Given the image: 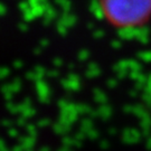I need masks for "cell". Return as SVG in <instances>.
<instances>
[{
	"mask_svg": "<svg viewBox=\"0 0 151 151\" xmlns=\"http://www.w3.org/2000/svg\"><path fill=\"white\" fill-rule=\"evenodd\" d=\"M103 16L118 28L138 27L151 17V0H100Z\"/></svg>",
	"mask_w": 151,
	"mask_h": 151,
	"instance_id": "obj_1",
	"label": "cell"
}]
</instances>
